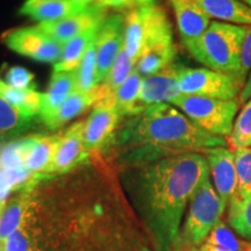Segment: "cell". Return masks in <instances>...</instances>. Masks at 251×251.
<instances>
[{
	"instance_id": "1",
	"label": "cell",
	"mask_w": 251,
	"mask_h": 251,
	"mask_svg": "<svg viewBox=\"0 0 251 251\" xmlns=\"http://www.w3.org/2000/svg\"><path fill=\"white\" fill-rule=\"evenodd\" d=\"M209 165L201 152H184L131 166L127 188L155 251H178L181 220Z\"/></svg>"
},
{
	"instance_id": "2",
	"label": "cell",
	"mask_w": 251,
	"mask_h": 251,
	"mask_svg": "<svg viewBox=\"0 0 251 251\" xmlns=\"http://www.w3.org/2000/svg\"><path fill=\"white\" fill-rule=\"evenodd\" d=\"M122 150L125 165L146 164L184 152H202L216 147H227L225 137L207 133L170 103L150 105L135 114L112 136L108 146Z\"/></svg>"
},
{
	"instance_id": "3",
	"label": "cell",
	"mask_w": 251,
	"mask_h": 251,
	"mask_svg": "<svg viewBox=\"0 0 251 251\" xmlns=\"http://www.w3.org/2000/svg\"><path fill=\"white\" fill-rule=\"evenodd\" d=\"M246 33L247 26L213 21L201 36L183 43L206 68L236 76Z\"/></svg>"
},
{
	"instance_id": "4",
	"label": "cell",
	"mask_w": 251,
	"mask_h": 251,
	"mask_svg": "<svg viewBox=\"0 0 251 251\" xmlns=\"http://www.w3.org/2000/svg\"><path fill=\"white\" fill-rule=\"evenodd\" d=\"M227 205L216 193L211 176L200 184L188 202L186 219L180 229L178 251L200 247L213 228L221 221Z\"/></svg>"
},
{
	"instance_id": "5",
	"label": "cell",
	"mask_w": 251,
	"mask_h": 251,
	"mask_svg": "<svg viewBox=\"0 0 251 251\" xmlns=\"http://www.w3.org/2000/svg\"><path fill=\"white\" fill-rule=\"evenodd\" d=\"M169 41H174L172 28L159 6L135 7L126 17L124 48L135 64L144 50Z\"/></svg>"
},
{
	"instance_id": "6",
	"label": "cell",
	"mask_w": 251,
	"mask_h": 251,
	"mask_svg": "<svg viewBox=\"0 0 251 251\" xmlns=\"http://www.w3.org/2000/svg\"><path fill=\"white\" fill-rule=\"evenodd\" d=\"M170 105L179 108L191 121L207 133L226 139L233 130L241 103L238 98L221 100L181 94Z\"/></svg>"
},
{
	"instance_id": "7",
	"label": "cell",
	"mask_w": 251,
	"mask_h": 251,
	"mask_svg": "<svg viewBox=\"0 0 251 251\" xmlns=\"http://www.w3.org/2000/svg\"><path fill=\"white\" fill-rule=\"evenodd\" d=\"M179 85L183 94L221 100L237 99L243 89V84L235 75L184 65L179 75Z\"/></svg>"
},
{
	"instance_id": "8",
	"label": "cell",
	"mask_w": 251,
	"mask_h": 251,
	"mask_svg": "<svg viewBox=\"0 0 251 251\" xmlns=\"http://www.w3.org/2000/svg\"><path fill=\"white\" fill-rule=\"evenodd\" d=\"M2 42L19 55L45 63H57L64 48L39 26L6 31L2 35Z\"/></svg>"
},
{
	"instance_id": "9",
	"label": "cell",
	"mask_w": 251,
	"mask_h": 251,
	"mask_svg": "<svg viewBox=\"0 0 251 251\" xmlns=\"http://www.w3.org/2000/svg\"><path fill=\"white\" fill-rule=\"evenodd\" d=\"M105 20V8L100 7L93 2L77 13L56 21L39 24V27L64 47L69 41L80 34L85 33L92 28L102 26Z\"/></svg>"
},
{
	"instance_id": "10",
	"label": "cell",
	"mask_w": 251,
	"mask_h": 251,
	"mask_svg": "<svg viewBox=\"0 0 251 251\" xmlns=\"http://www.w3.org/2000/svg\"><path fill=\"white\" fill-rule=\"evenodd\" d=\"M121 118L113 103L99 101L94 105L84 127V149L89 155L106 149Z\"/></svg>"
},
{
	"instance_id": "11",
	"label": "cell",
	"mask_w": 251,
	"mask_h": 251,
	"mask_svg": "<svg viewBox=\"0 0 251 251\" xmlns=\"http://www.w3.org/2000/svg\"><path fill=\"white\" fill-rule=\"evenodd\" d=\"M125 20L120 14L107 18L97 37V84L105 81L106 77L124 47Z\"/></svg>"
},
{
	"instance_id": "12",
	"label": "cell",
	"mask_w": 251,
	"mask_h": 251,
	"mask_svg": "<svg viewBox=\"0 0 251 251\" xmlns=\"http://www.w3.org/2000/svg\"><path fill=\"white\" fill-rule=\"evenodd\" d=\"M213 178V186L226 205H229L237 191V174L234 151L227 147L203 150Z\"/></svg>"
},
{
	"instance_id": "13",
	"label": "cell",
	"mask_w": 251,
	"mask_h": 251,
	"mask_svg": "<svg viewBox=\"0 0 251 251\" xmlns=\"http://www.w3.org/2000/svg\"><path fill=\"white\" fill-rule=\"evenodd\" d=\"M183 65L172 63L157 74L143 78L139 102L143 108L155 103H171L180 97L179 75Z\"/></svg>"
},
{
	"instance_id": "14",
	"label": "cell",
	"mask_w": 251,
	"mask_h": 251,
	"mask_svg": "<svg viewBox=\"0 0 251 251\" xmlns=\"http://www.w3.org/2000/svg\"><path fill=\"white\" fill-rule=\"evenodd\" d=\"M84 127L85 121L76 122L63 131L57 150L46 176L61 175L70 171L89 157L84 149Z\"/></svg>"
},
{
	"instance_id": "15",
	"label": "cell",
	"mask_w": 251,
	"mask_h": 251,
	"mask_svg": "<svg viewBox=\"0 0 251 251\" xmlns=\"http://www.w3.org/2000/svg\"><path fill=\"white\" fill-rule=\"evenodd\" d=\"M170 2L175 9L183 42L196 40L205 33L211 24V18L193 0H170Z\"/></svg>"
},
{
	"instance_id": "16",
	"label": "cell",
	"mask_w": 251,
	"mask_h": 251,
	"mask_svg": "<svg viewBox=\"0 0 251 251\" xmlns=\"http://www.w3.org/2000/svg\"><path fill=\"white\" fill-rule=\"evenodd\" d=\"M106 96V91L103 89L102 84L97 85L92 91L89 92H80L75 91L69 98L62 103V106L57 109L52 117L45 121V125L49 129H57V128L64 126L67 122L78 117L90 106L96 105L97 102L103 99Z\"/></svg>"
},
{
	"instance_id": "17",
	"label": "cell",
	"mask_w": 251,
	"mask_h": 251,
	"mask_svg": "<svg viewBox=\"0 0 251 251\" xmlns=\"http://www.w3.org/2000/svg\"><path fill=\"white\" fill-rule=\"evenodd\" d=\"M77 89V70L54 71L48 91L43 93L40 117L45 122L57 112L62 103Z\"/></svg>"
},
{
	"instance_id": "18",
	"label": "cell",
	"mask_w": 251,
	"mask_h": 251,
	"mask_svg": "<svg viewBox=\"0 0 251 251\" xmlns=\"http://www.w3.org/2000/svg\"><path fill=\"white\" fill-rule=\"evenodd\" d=\"M209 18L221 23L251 27V6L242 0H193Z\"/></svg>"
},
{
	"instance_id": "19",
	"label": "cell",
	"mask_w": 251,
	"mask_h": 251,
	"mask_svg": "<svg viewBox=\"0 0 251 251\" xmlns=\"http://www.w3.org/2000/svg\"><path fill=\"white\" fill-rule=\"evenodd\" d=\"M85 7L72 0H26L20 13L42 24L69 17Z\"/></svg>"
},
{
	"instance_id": "20",
	"label": "cell",
	"mask_w": 251,
	"mask_h": 251,
	"mask_svg": "<svg viewBox=\"0 0 251 251\" xmlns=\"http://www.w3.org/2000/svg\"><path fill=\"white\" fill-rule=\"evenodd\" d=\"M62 134L51 136H31L25 168L31 175H45L51 164Z\"/></svg>"
},
{
	"instance_id": "21",
	"label": "cell",
	"mask_w": 251,
	"mask_h": 251,
	"mask_svg": "<svg viewBox=\"0 0 251 251\" xmlns=\"http://www.w3.org/2000/svg\"><path fill=\"white\" fill-rule=\"evenodd\" d=\"M176 52L174 41L150 47L137 59L134 70L142 78L152 76L175 63Z\"/></svg>"
},
{
	"instance_id": "22",
	"label": "cell",
	"mask_w": 251,
	"mask_h": 251,
	"mask_svg": "<svg viewBox=\"0 0 251 251\" xmlns=\"http://www.w3.org/2000/svg\"><path fill=\"white\" fill-rule=\"evenodd\" d=\"M100 27L92 28V29L85 31L69 41L63 48L61 58L57 63H55L54 71H75L79 68L81 59L85 55L87 48H89L93 40L98 36Z\"/></svg>"
},
{
	"instance_id": "23",
	"label": "cell",
	"mask_w": 251,
	"mask_h": 251,
	"mask_svg": "<svg viewBox=\"0 0 251 251\" xmlns=\"http://www.w3.org/2000/svg\"><path fill=\"white\" fill-rule=\"evenodd\" d=\"M0 96L27 117L34 118L41 113L43 93L36 91L34 86L25 90L15 89L0 79Z\"/></svg>"
},
{
	"instance_id": "24",
	"label": "cell",
	"mask_w": 251,
	"mask_h": 251,
	"mask_svg": "<svg viewBox=\"0 0 251 251\" xmlns=\"http://www.w3.org/2000/svg\"><path fill=\"white\" fill-rule=\"evenodd\" d=\"M142 80L143 78L134 70L130 76L125 80V83L115 91V108L120 113L121 117H125V115L133 117L147 108H143L139 102Z\"/></svg>"
},
{
	"instance_id": "25",
	"label": "cell",
	"mask_w": 251,
	"mask_h": 251,
	"mask_svg": "<svg viewBox=\"0 0 251 251\" xmlns=\"http://www.w3.org/2000/svg\"><path fill=\"white\" fill-rule=\"evenodd\" d=\"M31 119L0 96V139H12L25 133L29 128Z\"/></svg>"
},
{
	"instance_id": "26",
	"label": "cell",
	"mask_w": 251,
	"mask_h": 251,
	"mask_svg": "<svg viewBox=\"0 0 251 251\" xmlns=\"http://www.w3.org/2000/svg\"><path fill=\"white\" fill-rule=\"evenodd\" d=\"M247 242H241L228 226L220 221L213 228L205 242L201 244L205 251H242Z\"/></svg>"
},
{
	"instance_id": "27",
	"label": "cell",
	"mask_w": 251,
	"mask_h": 251,
	"mask_svg": "<svg viewBox=\"0 0 251 251\" xmlns=\"http://www.w3.org/2000/svg\"><path fill=\"white\" fill-rule=\"evenodd\" d=\"M135 69V62L128 56L127 52L124 47L119 52L117 59H115L114 64L109 71V74L106 77L105 81H103L102 86L106 91L105 98H112L114 96L115 91L120 87L122 84L125 83V80L130 76L131 72ZM102 100V99H101Z\"/></svg>"
},
{
	"instance_id": "28",
	"label": "cell",
	"mask_w": 251,
	"mask_h": 251,
	"mask_svg": "<svg viewBox=\"0 0 251 251\" xmlns=\"http://www.w3.org/2000/svg\"><path fill=\"white\" fill-rule=\"evenodd\" d=\"M233 151L237 174V191L233 199L246 200L251 197V147Z\"/></svg>"
},
{
	"instance_id": "29",
	"label": "cell",
	"mask_w": 251,
	"mask_h": 251,
	"mask_svg": "<svg viewBox=\"0 0 251 251\" xmlns=\"http://www.w3.org/2000/svg\"><path fill=\"white\" fill-rule=\"evenodd\" d=\"M228 224L241 236L251 240V197L229 202Z\"/></svg>"
},
{
	"instance_id": "30",
	"label": "cell",
	"mask_w": 251,
	"mask_h": 251,
	"mask_svg": "<svg viewBox=\"0 0 251 251\" xmlns=\"http://www.w3.org/2000/svg\"><path fill=\"white\" fill-rule=\"evenodd\" d=\"M227 142L233 149L251 147V98L244 103L235 119L233 130L227 137Z\"/></svg>"
},
{
	"instance_id": "31",
	"label": "cell",
	"mask_w": 251,
	"mask_h": 251,
	"mask_svg": "<svg viewBox=\"0 0 251 251\" xmlns=\"http://www.w3.org/2000/svg\"><path fill=\"white\" fill-rule=\"evenodd\" d=\"M98 37V36H97ZM97 71V39L92 41L77 69V89L80 92L92 91L98 84L96 80Z\"/></svg>"
},
{
	"instance_id": "32",
	"label": "cell",
	"mask_w": 251,
	"mask_h": 251,
	"mask_svg": "<svg viewBox=\"0 0 251 251\" xmlns=\"http://www.w3.org/2000/svg\"><path fill=\"white\" fill-rule=\"evenodd\" d=\"M29 146L30 137L15 141V142L8 144L0 152V171L25 168Z\"/></svg>"
},
{
	"instance_id": "33",
	"label": "cell",
	"mask_w": 251,
	"mask_h": 251,
	"mask_svg": "<svg viewBox=\"0 0 251 251\" xmlns=\"http://www.w3.org/2000/svg\"><path fill=\"white\" fill-rule=\"evenodd\" d=\"M26 168L0 171V198H8L15 191H20L31 178Z\"/></svg>"
},
{
	"instance_id": "34",
	"label": "cell",
	"mask_w": 251,
	"mask_h": 251,
	"mask_svg": "<svg viewBox=\"0 0 251 251\" xmlns=\"http://www.w3.org/2000/svg\"><path fill=\"white\" fill-rule=\"evenodd\" d=\"M34 75L23 67H12L5 74L4 81L15 89H29L33 87Z\"/></svg>"
},
{
	"instance_id": "35",
	"label": "cell",
	"mask_w": 251,
	"mask_h": 251,
	"mask_svg": "<svg viewBox=\"0 0 251 251\" xmlns=\"http://www.w3.org/2000/svg\"><path fill=\"white\" fill-rule=\"evenodd\" d=\"M251 72V27H247L246 37H244L242 49H241L240 56V69L236 77L238 80L243 84V87L246 85L248 77Z\"/></svg>"
},
{
	"instance_id": "36",
	"label": "cell",
	"mask_w": 251,
	"mask_h": 251,
	"mask_svg": "<svg viewBox=\"0 0 251 251\" xmlns=\"http://www.w3.org/2000/svg\"><path fill=\"white\" fill-rule=\"evenodd\" d=\"M94 4L100 7H112V8H122L134 5V0H94Z\"/></svg>"
},
{
	"instance_id": "37",
	"label": "cell",
	"mask_w": 251,
	"mask_h": 251,
	"mask_svg": "<svg viewBox=\"0 0 251 251\" xmlns=\"http://www.w3.org/2000/svg\"><path fill=\"white\" fill-rule=\"evenodd\" d=\"M250 98H251V72L249 77H248L246 85H244L242 91H241L240 96H238V101H240L241 105H244V103H246Z\"/></svg>"
},
{
	"instance_id": "38",
	"label": "cell",
	"mask_w": 251,
	"mask_h": 251,
	"mask_svg": "<svg viewBox=\"0 0 251 251\" xmlns=\"http://www.w3.org/2000/svg\"><path fill=\"white\" fill-rule=\"evenodd\" d=\"M134 5L136 7H143V6L155 5V0H134Z\"/></svg>"
},
{
	"instance_id": "39",
	"label": "cell",
	"mask_w": 251,
	"mask_h": 251,
	"mask_svg": "<svg viewBox=\"0 0 251 251\" xmlns=\"http://www.w3.org/2000/svg\"><path fill=\"white\" fill-rule=\"evenodd\" d=\"M6 203H7V198H0V221H1L2 213L5 211Z\"/></svg>"
},
{
	"instance_id": "40",
	"label": "cell",
	"mask_w": 251,
	"mask_h": 251,
	"mask_svg": "<svg viewBox=\"0 0 251 251\" xmlns=\"http://www.w3.org/2000/svg\"><path fill=\"white\" fill-rule=\"evenodd\" d=\"M72 1H76L78 4H81L84 6H89L91 4H93L94 0H72Z\"/></svg>"
},
{
	"instance_id": "41",
	"label": "cell",
	"mask_w": 251,
	"mask_h": 251,
	"mask_svg": "<svg viewBox=\"0 0 251 251\" xmlns=\"http://www.w3.org/2000/svg\"><path fill=\"white\" fill-rule=\"evenodd\" d=\"M184 251H205L203 250V248L200 246V247H192V248H187V249H185Z\"/></svg>"
},
{
	"instance_id": "42",
	"label": "cell",
	"mask_w": 251,
	"mask_h": 251,
	"mask_svg": "<svg viewBox=\"0 0 251 251\" xmlns=\"http://www.w3.org/2000/svg\"><path fill=\"white\" fill-rule=\"evenodd\" d=\"M242 251H251V243H246V247H244V249Z\"/></svg>"
},
{
	"instance_id": "43",
	"label": "cell",
	"mask_w": 251,
	"mask_h": 251,
	"mask_svg": "<svg viewBox=\"0 0 251 251\" xmlns=\"http://www.w3.org/2000/svg\"><path fill=\"white\" fill-rule=\"evenodd\" d=\"M243 2H246L247 5H249V6H251V0H242Z\"/></svg>"
}]
</instances>
